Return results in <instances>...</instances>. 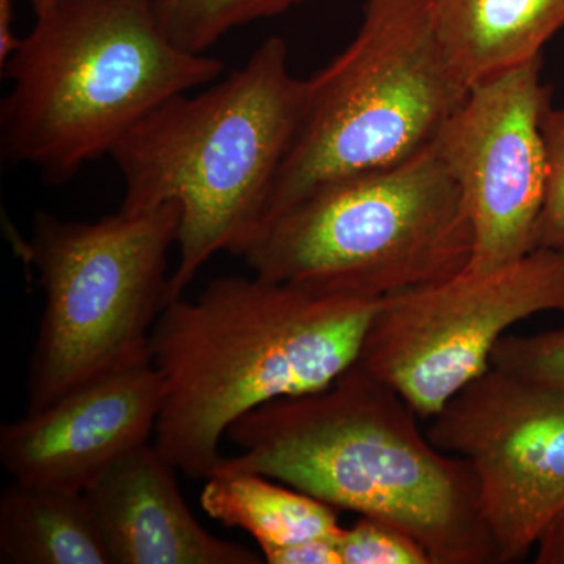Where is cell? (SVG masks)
Listing matches in <instances>:
<instances>
[{"label": "cell", "mask_w": 564, "mask_h": 564, "mask_svg": "<svg viewBox=\"0 0 564 564\" xmlns=\"http://www.w3.org/2000/svg\"><path fill=\"white\" fill-rule=\"evenodd\" d=\"M534 549V563L564 564V510L547 525Z\"/></svg>", "instance_id": "cell-21"}, {"label": "cell", "mask_w": 564, "mask_h": 564, "mask_svg": "<svg viewBox=\"0 0 564 564\" xmlns=\"http://www.w3.org/2000/svg\"><path fill=\"white\" fill-rule=\"evenodd\" d=\"M541 129L547 152L549 182L536 248L564 250V104L547 107Z\"/></svg>", "instance_id": "cell-19"}, {"label": "cell", "mask_w": 564, "mask_h": 564, "mask_svg": "<svg viewBox=\"0 0 564 564\" xmlns=\"http://www.w3.org/2000/svg\"><path fill=\"white\" fill-rule=\"evenodd\" d=\"M417 419L355 362L326 388L234 422L226 436L242 454L225 456L217 470L265 475L336 510L389 522L433 564H497L473 467L434 447Z\"/></svg>", "instance_id": "cell-1"}, {"label": "cell", "mask_w": 564, "mask_h": 564, "mask_svg": "<svg viewBox=\"0 0 564 564\" xmlns=\"http://www.w3.org/2000/svg\"><path fill=\"white\" fill-rule=\"evenodd\" d=\"M176 467L144 444L84 491L113 564H261L242 544L220 540L192 514Z\"/></svg>", "instance_id": "cell-12"}, {"label": "cell", "mask_w": 564, "mask_h": 564, "mask_svg": "<svg viewBox=\"0 0 564 564\" xmlns=\"http://www.w3.org/2000/svg\"><path fill=\"white\" fill-rule=\"evenodd\" d=\"M269 564H343L337 540H314L292 545L261 547Z\"/></svg>", "instance_id": "cell-20"}, {"label": "cell", "mask_w": 564, "mask_h": 564, "mask_svg": "<svg viewBox=\"0 0 564 564\" xmlns=\"http://www.w3.org/2000/svg\"><path fill=\"white\" fill-rule=\"evenodd\" d=\"M202 507L210 518L254 538L259 549L314 540H337L344 532L332 505L265 475L217 470L207 478Z\"/></svg>", "instance_id": "cell-15"}, {"label": "cell", "mask_w": 564, "mask_h": 564, "mask_svg": "<svg viewBox=\"0 0 564 564\" xmlns=\"http://www.w3.org/2000/svg\"><path fill=\"white\" fill-rule=\"evenodd\" d=\"M343 564H433L417 541L372 516H359L337 538Z\"/></svg>", "instance_id": "cell-18"}, {"label": "cell", "mask_w": 564, "mask_h": 564, "mask_svg": "<svg viewBox=\"0 0 564 564\" xmlns=\"http://www.w3.org/2000/svg\"><path fill=\"white\" fill-rule=\"evenodd\" d=\"M474 225L432 144L391 169L328 182L263 226L256 276L318 295L383 300L464 272Z\"/></svg>", "instance_id": "cell-5"}, {"label": "cell", "mask_w": 564, "mask_h": 564, "mask_svg": "<svg viewBox=\"0 0 564 564\" xmlns=\"http://www.w3.org/2000/svg\"><path fill=\"white\" fill-rule=\"evenodd\" d=\"M180 221L174 203L98 221L36 215L25 252L39 273L44 310L29 367L28 411L151 359Z\"/></svg>", "instance_id": "cell-7"}, {"label": "cell", "mask_w": 564, "mask_h": 564, "mask_svg": "<svg viewBox=\"0 0 564 564\" xmlns=\"http://www.w3.org/2000/svg\"><path fill=\"white\" fill-rule=\"evenodd\" d=\"M0 563L113 564L84 492L18 480L0 496Z\"/></svg>", "instance_id": "cell-14"}, {"label": "cell", "mask_w": 564, "mask_h": 564, "mask_svg": "<svg viewBox=\"0 0 564 564\" xmlns=\"http://www.w3.org/2000/svg\"><path fill=\"white\" fill-rule=\"evenodd\" d=\"M491 367L564 391V328L529 336L507 334L494 348Z\"/></svg>", "instance_id": "cell-17"}, {"label": "cell", "mask_w": 564, "mask_h": 564, "mask_svg": "<svg viewBox=\"0 0 564 564\" xmlns=\"http://www.w3.org/2000/svg\"><path fill=\"white\" fill-rule=\"evenodd\" d=\"M13 0H0V66L6 65L21 44L13 32Z\"/></svg>", "instance_id": "cell-22"}, {"label": "cell", "mask_w": 564, "mask_h": 564, "mask_svg": "<svg viewBox=\"0 0 564 564\" xmlns=\"http://www.w3.org/2000/svg\"><path fill=\"white\" fill-rule=\"evenodd\" d=\"M304 96L288 43L270 36L231 76L155 107L110 152L124 182L121 212L180 206V259L165 306L217 252L242 258L261 234Z\"/></svg>", "instance_id": "cell-3"}, {"label": "cell", "mask_w": 564, "mask_h": 564, "mask_svg": "<svg viewBox=\"0 0 564 564\" xmlns=\"http://www.w3.org/2000/svg\"><path fill=\"white\" fill-rule=\"evenodd\" d=\"M162 388L151 359L115 370L0 429L11 480L84 492L122 456L148 444Z\"/></svg>", "instance_id": "cell-11"}, {"label": "cell", "mask_w": 564, "mask_h": 564, "mask_svg": "<svg viewBox=\"0 0 564 564\" xmlns=\"http://www.w3.org/2000/svg\"><path fill=\"white\" fill-rule=\"evenodd\" d=\"M541 69L543 57L474 87L432 143L473 218L467 272H491L536 250L549 182L541 124L552 104Z\"/></svg>", "instance_id": "cell-10"}, {"label": "cell", "mask_w": 564, "mask_h": 564, "mask_svg": "<svg viewBox=\"0 0 564 564\" xmlns=\"http://www.w3.org/2000/svg\"><path fill=\"white\" fill-rule=\"evenodd\" d=\"M380 300L263 278H215L173 300L151 333L162 404L154 445L191 478L223 462L229 426L263 403L326 388L358 359Z\"/></svg>", "instance_id": "cell-2"}, {"label": "cell", "mask_w": 564, "mask_h": 564, "mask_svg": "<svg viewBox=\"0 0 564 564\" xmlns=\"http://www.w3.org/2000/svg\"><path fill=\"white\" fill-rule=\"evenodd\" d=\"M306 0H155L163 31L182 50L206 54L229 32Z\"/></svg>", "instance_id": "cell-16"}, {"label": "cell", "mask_w": 564, "mask_h": 564, "mask_svg": "<svg viewBox=\"0 0 564 564\" xmlns=\"http://www.w3.org/2000/svg\"><path fill=\"white\" fill-rule=\"evenodd\" d=\"M426 436L473 467L497 564L524 560L564 510V391L491 367L430 419Z\"/></svg>", "instance_id": "cell-9"}, {"label": "cell", "mask_w": 564, "mask_h": 564, "mask_svg": "<svg viewBox=\"0 0 564 564\" xmlns=\"http://www.w3.org/2000/svg\"><path fill=\"white\" fill-rule=\"evenodd\" d=\"M564 315V250L536 248L491 272H464L386 296L367 325L356 364L432 419L491 369L511 326Z\"/></svg>", "instance_id": "cell-8"}, {"label": "cell", "mask_w": 564, "mask_h": 564, "mask_svg": "<svg viewBox=\"0 0 564 564\" xmlns=\"http://www.w3.org/2000/svg\"><path fill=\"white\" fill-rule=\"evenodd\" d=\"M2 65L3 154L52 185L110 155L150 111L218 79L225 63L182 50L155 0H57Z\"/></svg>", "instance_id": "cell-4"}, {"label": "cell", "mask_w": 564, "mask_h": 564, "mask_svg": "<svg viewBox=\"0 0 564 564\" xmlns=\"http://www.w3.org/2000/svg\"><path fill=\"white\" fill-rule=\"evenodd\" d=\"M469 91L429 0H364L355 39L306 79L302 122L267 223L328 182L391 169L425 150Z\"/></svg>", "instance_id": "cell-6"}, {"label": "cell", "mask_w": 564, "mask_h": 564, "mask_svg": "<svg viewBox=\"0 0 564 564\" xmlns=\"http://www.w3.org/2000/svg\"><path fill=\"white\" fill-rule=\"evenodd\" d=\"M456 76L473 90L536 61L564 29V0H429Z\"/></svg>", "instance_id": "cell-13"}, {"label": "cell", "mask_w": 564, "mask_h": 564, "mask_svg": "<svg viewBox=\"0 0 564 564\" xmlns=\"http://www.w3.org/2000/svg\"><path fill=\"white\" fill-rule=\"evenodd\" d=\"M55 3H57V0H31L33 14H35V18L40 17V14L46 13Z\"/></svg>", "instance_id": "cell-23"}]
</instances>
